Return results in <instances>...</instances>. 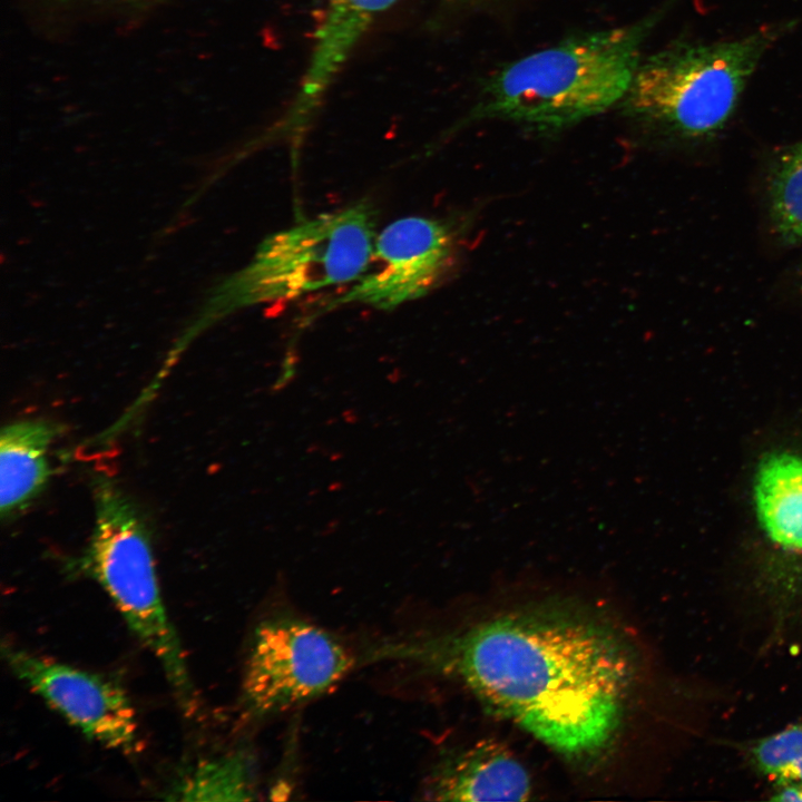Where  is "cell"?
Here are the masks:
<instances>
[{
  "mask_svg": "<svg viewBox=\"0 0 802 802\" xmlns=\"http://www.w3.org/2000/svg\"><path fill=\"white\" fill-rule=\"evenodd\" d=\"M381 658L459 679L490 710L571 757L595 754L614 737L635 671L614 629L555 609L385 643L371 651L370 659Z\"/></svg>",
  "mask_w": 802,
  "mask_h": 802,
  "instance_id": "6da1fadb",
  "label": "cell"
},
{
  "mask_svg": "<svg viewBox=\"0 0 802 802\" xmlns=\"http://www.w3.org/2000/svg\"><path fill=\"white\" fill-rule=\"evenodd\" d=\"M662 17L657 10L625 26L578 33L501 66L486 80L470 117L552 133L619 106Z\"/></svg>",
  "mask_w": 802,
  "mask_h": 802,
  "instance_id": "7a4b0ae2",
  "label": "cell"
},
{
  "mask_svg": "<svg viewBox=\"0 0 802 802\" xmlns=\"http://www.w3.org/2000/svg\"><path fill=\"white\" fill-rule=\"evenodd\" d=\"M789 25L773 23L734 39L676 42L643 57L620 102L627 116L682 137L720 130Z\"/></svg>",
  "mask_w": 802,
  "mask_h": 802,
  "instance_id": "3957f363",
  "label": "cell"
},
{
  "mask_svg": "<svg viewBox=\"0 0 802 802\" xmlns=\"http://www.w3.org/2000/svg\"><path fill=\"white\" fill-rule=\"evenodd\" d=\"M92 492L95 524L79 569L106 591L131 633L157 658L182 705L188 707L190 678L162 597L148 528L110 477L97 476Z\"/></svg>",
  "mask_w": 802,
  "mask_h": 802,
  "instance_id": "277c9868",
  "label": "cell"
},
{
  "mask_svg": "<svg viewBox=\"0 0 802 802\" xmlns=\"http://www.w3.org/2000/svg\"><path fill=\"white\" fill-rule=\"evenodd\" d=\"M376 217L374 205L361 199L268 235L252 262L225 285V310L351 285L371 261Z\"/></svg>",
  "mask_w": 802,
  "mask_h": 802,
  "instance_id": "5b68a950",
  "label": "cell"
},
{
  "mask_svg": "<svg viewBox=\"0 0 802 802\" xmlns=\"http://www.w3.org/2000/svg\"><path fill=\"white\" fill-rule=\"evenodd\" d=\"M353 664L346 647L324 629L296 617H268L251 638L243 704L255 717L286 711L329 691Z\"/></svg>",
  "mask_w": 802,
  "mask_h": 802,
  "instance_id": "8992f818",
  "label": "cell"
},
{
  "mask_svg": "<svg viewBox=\"0 0 802 802\" xmlns=\"http://www.w3.org/2000/svg\"><path fill=\"white\" fill-rule=\"evenodd\" d=\"M457 241L443 219L405 216L378 232L365 272L326 310L363 305L393 311L432 292L454 265Z\"/></svg>",
  "mask_w": 802,
  "mask_h": 802,
  "instance_id": "52a82bcc",
  "label": "cell"
},
{
  "mask_svg": "<svg viewBox=\"0 0 802 802\" xmlns=\"http://www.w3.org/2000/svg\"><path fill=\"white\" fill-rule=\"evenodd\" d=\"M2 654L10 671L87 739L121 753L136 751L135 708L117 683L10 645Z\"/></svg>",
  "mask_w": 802,
  "mask_h": 802,
  "instance_id": "ba28073f",
  "label": "cell"
},
{
  "mask_svg": "<svg viewBox=\"0 0 802 802\" xmlns=\"http://www.w3.org/2000/svg\"><path fill=\"white\" fill-rule=\"evenodd\" d=\"M531 793L522 764L499 743L481 741L443 757L426 785L438 801H525Z\"/></svg>",
  "mask_w": 802,
  "mask_h": 802,
  "instance_id": "9c48e42d",
  "label": "cell"
},
{
  "mask_svg": "<svg viewBox=\"0 0 802 802\" xmlns=\"http://www.w3.org/2000/svg\"><path fill=\"white\" fill-rule=\"evenodd\" d=\"M59 427L48 420L12 422L0 433V511L8 518L26 508L51 475L48 450Z\"/></svg>",
  "mask_w": 802,
  "mask_h": 802,
  "instance_id": "30bf717a",
  "label": "cell"
},
{
  "mask_svg": "<svg viewBox=\"0 0 802 802\" xmlns=\"http://www.w3.org/2000/svg\"><path fill=\"white\" fill-rule=\"evenodd\" d=\"M754 500L769 540L788 557L802 559V458L766 456L756 472Z\"/></svg>",
  "mask_w": 802,
  "mask_h": 802,
  "instance_id": "8fae6325",
  "label": "cell"
},
{
  "mask_svg": "<svg viewBox=\"0 0 802 802\" xmlns=\"http://www.w3.org/2000/svg\"><path fill=\"white\" fill-rule=\"evenodd\" d=\"M176 800L248 801L255 799L250 759L242 752L205 761L175 786Z\"/></svg>",
  "mask_w": 802,
  "mask_h": 802,
  "instance_id": "7c38bea8",
  "label": "cell"
},
{
  "mask_svg": "<svg viewBox=\"0 0 802 802\" xmlns=\"http://www.w3.org/2000/svg\"><path fill=\"white\" fill-rule=\"evenodd\" d=\"M771 218L788 245L802 244V140L779 162L770 185Z\"/></svg>",
  "mask_w": 802,
  "mask_h": 802,
  "instance_id": "4fadbf2b",
  "label": "cell"
},
{
  "mask_svg": "<svg viewBox=\"0 0 802 802\" xmlns=\"http://www.w3.org/2000/svg\"><path fill=\"white\" fill-rule=\"evenodd\" d=\"M750 766L779 785L802 783V722L741 745Z\"/></svg>",
  "mask_w": 802,
  "mask_h": 802,
  "instance_id": "5bb4252c",
  "label": "cell"
},
{
  "mask_svg": "<svg viewBox=\"0 0 802 802\" xmlns=\"http://www.w3.org/2000/svg\"><path fill=\"white\" fill-rule=\"evenodd\" d=\"M61 8L104 9L119 12L140 10L147 0H41Z\"/></svg>",
  "mask_w": 802,
  "mask_h": 802,
  "instance_id": "9a60e30c",
  "label": "cell"
},
{
  "mask_svg": "<svg viewBox=\"0 0 802 802\" xmlns=\"http://www.w3.org/2000/svg\"><path fill=\"white\" fill-rule=\"evenodd\" d=\"M771 799L774 801L802 802V783L779 785Z\"/></svg>",
  "mask_w": 802,
  "mask_h": 802,
  "instance_id": "2e32d148",
  "label": "cell"
}]
</instances>
